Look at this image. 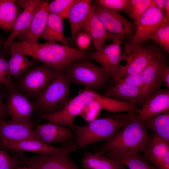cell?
<instances>
[{
  "label": "cell",
  "instance_id": "24",
  "mask_svg": "<svg viewBox=\"0 0 169 169\" xmlns=\"http://www.w3.org/2000/svg\"><path fill=\"white\" fill-rule=\"evenodd\" d=\"M81 163L83 169H125L120 163L99 151L85 152Z\"/></svg>",
  "mask_w": 169,
  "mask_h": 169
},
{
  "label": "cell",
  "instance_id": "20",
  "mask_svg": "<svg viewBox=\"0 0 169 169\" xmlns=\"http://www.w3.org/2000/svg\"><path fill=\"white\" fill-rule=\"evenodd\" d=\"M92 8L91 1L76 0L71 7L67 18L70 24L72 39L82 30Z\"/></svg>",
  "mask_w": 169,
  "mask_h": 169
},
{
  "label": "cell",
  "instance_id": "11",
  "mask_svg": "<svg viewBox=\"0 0 169 169\" xmlns=\"http://www.w3.org/2000/svg\"><path fill=\"white\" fill-rule=\"evenodd\" d=\"M150 58V53L145 45L132 46L125 43L120 61V63L121 60L125 59V64L119 65L118 69L113 76L111 81L114 82L124 76L141 73Z\"/></svg>",
  "mask_w": 169,
  "mask_h": 169
},
{
  "label": "cell",
  "instance_id": "3",
  "mask_svg": "<svg viewBox=\"0 0 169 169\" xmlns=\"http://www.w3.org/2000/svg\"><path fill=\"white\" fill-rule=\"evenodd\" d=\"M137 116L133 113L117 114L96 119L84 126L75 125L73 130L79 148L108 140L119 130Z\"/></svg>",
  "mask_w": 169,
  "mask_h": 169
},
{
  "label": "cell",
  "instance_id": "31",
  "mask_svg": "<svg viewBox=\"0 0 169 169\" xmlns=\"http://www.w3.org/2000/svg\"><path fill=\"white\" fill-rule=\"evenodd\" d=\"M106 156L117 161L129 169H157L148 163L138 152L119 153Z\"/></svg>",
  "mask_w": 169,
  "mask_h": 169
},
{
  "label": "cell",
  "instance_id": "5",
  "mask_svg": "<svg viewBox=\"0 0 169 169\" xmlns=\"http://www.w3.org/2000/svg\"><path fill=\"white\" fill-rule=\"evenodd\" d=\"M70 83L63 72L58 73L43 93L32 102L34 110L41 115L62 110L68 102Z\"/></svg>",
  "mask_w": 169,
  "mask_h": 169
},
{
  "label": "cell",
  "instance_id": "4",
  "mask_svg": "<svg viewBox=\"0 0 169 169\" xmlns=\"http://www.w3.org/2000/svg\"><path fill=\"white\" fill-rule=\"evenodd\" d=\"M62 72L70 82L95 92L104 88L112 77L111 73L88 60L75 61Z\"/></svg>",
  "mask_w": 169,
  "mask_h": 169
},
{
  "label": "cell",
  "instance_id": "8",
  "mask_svg": "<svg viewBox=\"0 0 169 169\" xmlns=\"http://www.w3.org/2000/svg\"><path fill=\"white\" fill-rule=\"evenodd\" d=\"M145 46L150 58L141 74L148 98L161 86L160 74L163 68L168 65V53L155 44H147Z\"/></svg>",
  "mask_w": 169,
  "mask_h": 169
},
{
  "label": "cell",
  "instance_id": "43",
  "mask_svg": "<svg viewBox=\"0 0 169 169\" xmlns=\"http://www.w3.org/2000/svg\"><path fill=\"white\" fill-rule=\"evenodd\" d=\"M154 6L163 12L165 8L166 0H152Z\"/></svg>",
  "mask_w": 169,
  "mask_h": 169
},
{
  "label": "cell",
  "instance_id": "28",
  "mask_svg": "<svg viewBox=\"0 0 169 169\" xmlns=\"http://www.w3.org/2000/svg\"><path fill=\"white\" fill-rule=\"evenodd\" d=\"M10 50L8 64L10 74L12 79H18L31 68L34 61L30 60L22 53L11 49Z\"/></svg>",
  "mask_w": 169,
  "mask_h": 169
},
{
  "label": "cell",
  "instance_id": "39",
  "mask_svg": "<svg viewBox=\"0 0 169 169\" xmlns=\"http://www.w3.org/2000/svg\"><path fill=\"white\" fill-rule=\"evenodd\" d=\"M116 81L125 83L140 88L144 90L146 92L141 73L126 76L115 82Z\"/></svg>",
  "mask_w": 169,
  "mask_h": 169
},
{
  "label": "cell",
  "instance_id": "35",
  "mask_svg": "<svg viewBox=\"0 0 169 169\" xmlns=\"http://www.w3.org/2000/svg\"><path fill=\"white\" fill-rule=\"evenodd\" d=\"M93 3L118 13H126L129 8L130 0H96L94 1Z\"/></svg>",
  "mask_w": 169,
  "mask_h": 169
},
{
  "label": "cell",
  "instance_id": "46",
  "mask_svg": "<svg viewBox=\"0 0 169 169\" xmlns=\"http://www.w3.org/2000/svg\"><path fill=\"white\" fill-rule=\"evenodd\" d=\"M17 169H33L32 168L25 166L22 167H19L18 168H17Z\"/></svg>",
  "mask_w": 169,
  "mask_h": 169
},
{
  "label": "cell",
  "instance_id": "25",
  "mask_svg": "<svg viewBox=\"0 0 169 169\" xmlns=\"http://www.w3.org/2000/svg\"><path fill=\"white\" fill-rule=\"evenodd\" d=\"M63 21L58 15L49 13L46 25L40 37L47 41L59 42L62 45L69 46L64 33Z\"/></svg>",
  "mask_w": 169,
  "mask_h": 169
},
{
  "label": "cell",
  "instance_id": "19",
  "mask_svg": "<svg viewBox=\"0 0 169 169\" xmlns=\"http://www.w3.org/2000/svg\"><path fill=\"white\" fill-rule=\"evenodd\" d=\"M143 153V158L157 169H169V142L154 135Z\"/></svg>",
  "mask_w": 169,
  "mask_h": 169
},
{
  "label": "cell",
  "instance_id": "23",
  "mask_svg": "<svg viewBox=\"0 0 169 169\" xmlns=\"http://www.w3.org/2000/svg\"><path fill=\"white\" fill-rule=\"evenodd\" d=\"M82 30L89 34L97 50L100 49L105 44L108 39L113 40L114 38L105 28L93 4L92 10Z\"/></svg>",
  "mask_w": 169,
  "mask_h": 169
},
{
  "label": "cell",
  "instance_id": "41",
  "mask_svg": "<svg viewBox=\"0 0 169 169\" xmlns=\"http://www.w3.org/2000/svg\"><path fill=\"white\" fill-rule=\"evenodd\" d=\"M160 77L162 82L169 89V66L166 65L161 72Z\"/></svg>",
  "mask_w": 169,
  "mask_h": 169
},
{
  "label": "cell",
  "instance_id": "27",
  "mask_svg": "<svg viewBox=\"0 0 169 169\" xmlns=\"http://www.w3.org/2000/svg\"><path fill=\"white\" fill-rule=\"evenodd\" d=\"M19 14L16 0H0V28L10 32Z\"/></svg>",
  "mask_w": 169,
  "mask_h": 169
},
{
  "label": "cell",
  "instance_id": "36",
  "mask_svg": "<svg viewBox=\"0 0 169 169\" xmlns=\"http://www.w3.org/2000/svg\"><path fill=\"white\" fill-rule=\"evenodd\" d=\"M16 84L10 74L8 61L0 52V85L8 89Z\"/></svg>",
  "mask_w": 169,
  "mask_h": 169
},
{
  "label": "cell",
  "instance_id": "7",
  "mask_svg": "<svg viewBox=\"0 0 169 169\" xmlns=\"http://www.w3.org/2000/svg\"><path fill=\"white\" fill-rule=\"evenodd\" d=\"M58 74L43 64L34 66L18 79L16 85L19 90L28 99H35Z\"/></svg>",
  "mask_w": 169,
  "mask_h": 169
},
{
  "label": "cell",
  "instance_id": "38",
  "mask_svg": "<svg viewBox=\"0 0 169 169\" xmlns=\"http://www.w3.org/2000/svg\"><path fill=\"white\" fill-rule=\"evenodd\" d=\"M21 164L20 160L12 157L4 151L0 150V169H17Z\"/></svg>",
  "mask_w": 169,
  "mask_h": 169
},
{
  "label": "cell",
  "instance_id": "1",
  "mask_svg": "<svg viewBox=\"0 0 169 169\" xmlns=\"http://www.w3.org/2000/svg\"><path fill=\"white\" fill-rule=\"evenodd\" d=\"M9 46L10 49L39 61L57 73L75 61L91 59L89 54L79 49L54 41L41 43L13 41Z\"/></svg>",
  "mask_w": 169,
  "mask_h": 169
},
{
  "label": "cell",
  "instance_id": "12",
  "mask_svg": "<svg viewBox=\"0 0 169 169\" xmlns=\"http://www.w3.org/2000/svg\"><path fill=\"white\" fill-rule=\"evenodd\" d=\"M96 12L107 30L114 38L128 40L135 34L136 25L123 15L102 6L92 3Z\"/></svg>",
  "mask_w": 169,
  "mask_h": 169
},
{
  "label": "cell",
  "instance_id": "16",
  "mask_svg": "<svg viewBox=\"0 0 169 169\" xmlns=\"http://www.w3.org/2000/svg\"><path fill=\"white\" fill-rule=\"evenodd\" d=\"M105 96L119 101L134 104L143 103L147 99L143 89L125 83L116 81L105 92Z\"/></svg>",
  "mask_w": 169,
  "mask_h": 169
},
{
  "label": "cell",
  "instance_id": "42",
  "mask_svg": "<svg viewBox=\"0 0 169 169\" xmlns=\"http://www.w3.org/2000/svg\"><path fill=\"white\" fill-rule=\"evenodd\" d=\"M7 114L5 104L3 102L2 95L0 94V120L3 119Z\"/></svg>",
  "mask_w": 169,
  "mask_h": 169
},
{
  "label": "cell",
  "instance_id": "10",
  "mask_svg": "<svg viewBox=\"0 0 169 169\" xmlns=\"http://www.w3.org/2000/svg\"><path fill=\"white\" fill-rule=\"evenodd\" d=\"M8 93L5 106L7 114L13 121L31 129H34L31 118L34 109L33 103L21 93L16 85L8 89Z\"/></svg>",
  "mask_w": 169,
  "mask_h": 169
},
{
  "label": "cell",
  "instance_id": "21",
  "mask_svg": "<svg viewBox=\"0 0 169 169\" xmlns=\"http://www.w3.org/2000/svg\"><path fill=\"white\" fill-rule=\"evenodd\" d=\"M0 138L2 141H17L33 139L41 141L34 129H31L13 120H0Z\"/></svg>",
  "mask_w": 169,
  "mask_h": 169
},
{
  "label": "cell",
  "instance_id": "26",
  "mask_svg": "<svg viewBox=\"0 0 169 169\" xmlns=\"http://www.w3.org/2000/svg\"><path fill=\"white\" fill-rule=\"evenodd\" d=\"M3 148L20 151H27L41 154L56 150L59 147L51 146L35 139H28L17 141H2Z\"/></svg>",
  "mask_w": 169,
  "mask_h": 169
},
{
  "label": "cell",
  "instance_id": "33",
  "mask_svg": "<svg viewBox=\"0 0 169 169\" xmlns=\"http://www.w3.org/2000/svg\"><path fill=\"white\" fill-rule=\"evenodd\" d=\"M156 44L169 53V23L163 22L150 37Z\"/></svg>",
  "mask_w": 169,
  "mask_h": 169
},
{
  "label": "cell",
  "instance_id": "29",
  "mask_svg": "<svg viewBox=\"0 0 169 169\" xmlns=\"http://www.w3.org/2000/svg\"><path fill=\"white\" fill-rule=\"evenodd\" d=\"M94 99L99 104L101 110L109 112L118 113H133L137 114L138 109L134 104L116 100L101 95L96 92Z\"/></svg>",
  "mask_w": 169,
  "mask_h": 169
},
{
  "label": "cell",
  "instance_id": "30",
  "mask_svg": "<svg viewBox=\"0 0 169 169\" xmlns=\"http://www.w3.org/2000/svg\"><path fill=\"white\" fill-rule=\"evenodd\" d=\"M147 129L156 136L169 142V110L144 121Z\"/></svg>",
  "mask_w": 169,
  "mask_h": 169
},
{
  "label": "cell",
  "instance_id": "22",
  "mask_svg": "<svg viewBox=\"0 0 169 169\" xmlns=\"http://www.w3.org/2000/svg\"><path fill=\"white\" fill-rule=\"evenodd\" d=\"M34 129L40 140L49 144L64 142L70 139L72 135L70 128L50 121L38 125Z\"/></svg>",
  "mask_w": 169,
  "mask_h": 169
},
{
  "label": "cell",
  "instance_id": "40",
  "mask_svg": "<svg viewBox=\"0 0 169 169\" xmlns=\"http://www.w3.org/2000/svg\"><path fill=\"white\" fill-rule=\"evenodd\" d=\"M75 42L76 43L78 49L84 51L85 50L90 46L92 40L88 33L82 30L77 36Z\"/></svg>",
  "mask_w": 169,
  "mask_h": 169
},
{
  "label": "cell",
  "instance_id": "18",
  "mask_svg": "<svg viewBox=\"0 0 169 169\" xmlns=\"http://www.w3.org/2000/svg\"><path fill=\"white\" fill-rule=\"evenodd\" d=\"M49 11V3L43 1L28 29L16 38L18 41L37 43L46 25Z\"/></svg>",
  "mask_w": 169,
  "mask_h": 169
},
{
  "label": "cell",
  "instance_id": "37",
  "mask_svg": "<svg viewBox=\"0 0 169 169\" xmlns=\"http://www.w3.org/2000/svg\"><path fill=\"white\" fill-rule=\"evenodd\" d=\"M101 110L100 105L94 99L85 106L80 115L88 123L96 119Z\"/></svg>",
  "mask_w": 169,
  "mask_h": 169
},
{
  "label": "cell",
  "instance_id": "2",
  "mask_svg": "<svg viewBox=\"0 0 169 169\" xmlns=\"http://www.w3.org/2000/svg\"><path fill=\"white\" fill-rule=\"evenodd\" d=\"M152 138L144 121L137 116L106 141L98 151L105 156L119 153L143 152Z\"/></svg>",
  "mask_w": 169,
  "mask_h": 169
},
{
  "label": "cell",
  "instance_id": "45",
  "mask_svg": "<svg viewBox=\"0 0 169 169\" xmlns=\"http://www.w3.org/2000/svg\"><path fill=\"white\" fill-rule=\"evenodd\" d=\"M3 44L4 43H3V40H2V37L0 35V50L1 49L2 45H3Z\"/></svg>",
  "mask_w": 169,
  "mask_h": 169
},
{
  "label": "cell",
  "instance_id": "44",
  "mask_svg": "<svg viewBox=\"0 0 169 169\" xmlns=\"http://www.w3.org/2000/svg\"><path fill=\"white\" fill-rule=\"evenodd\" d=\"M164 14V22L169 23V0H166V6L163 11Z\"/></svg>",
  "mask_w": 169,
  "mask_h": 169
},
{
  "label": "cell",
  "instance_id": "17",
  "mask_svg": "<svg viewBox=\"0 0 169 169\" xmlns=\"http://www.w3.org/2000/svg\"><path fill=\"white\" fill-rule=\"evenodd\" d=\"M169 110V90L159 89L147 99L137 113L138 118L145 120Z\"/></svg>",
  "mask_w": 169,
  "mask_h": 169
},
{
  "label": "cell",
  "instance_id": "32",
  "mask_svg": "<svg viewBox=\"0 0 169 169\" xmlns=\"http://www.w3.org/2000/svg\"><path fill=\"white\" fill-rule=\"evenodd\" d=\"M152 0H130L126 13L137 27L142 15L152 4Z\"/></svg>",
  "mask_w": 169,
  "mask_h": 169
},
{
  "label": "cell",
  "instance_id": "15",
  "mask_svg": "<svg viewBox=\"0 0 169 169\" xmlns=\"http://www.w3.org/2000/svg\"><path fill=\"white\" fill-rule=\"evenodd\" d=\"M42 1L40 0L16 1L17 5H19L24 9L17 18L10 34L4 43L5 48H9L10 44L17 36L28 29Z\"/></svg>",
  "mask_w": 169,
  "mask_h": 169
},
{
  "label": "cell",
  "instance_id": "14",
  "mask_svg": "<svg viewBox=\"0 0 169 169\" xmlns=\"http://www.w3.org/2000/svg\"><path fill=\"white\" fill-rule=\"evenodd\" d=\"M122 39L116 38L109 44H105L100 49L89 54V57L97 62L112 77L118 71L121 54Z\"/></svg>",
  "mask_w": 169,
  "mask_h": 169
},
{
  "label": "cell",
  "instance_id": "13",
  "mask_svg": "<svg viewBox=\"0 0 169 169\" xmlns=\"http://www.w3.org/2000/svg\"><path fill=\"white\" fill-rule=\"evenodd\" d=\"M152 1V4L141 18L135 34L126 43L129 45L143 44L163 22V12L154 6Z\"/></svg>",
  "mask_w": 169,
  "mask_h": 169
},
{
  "label": "cell",
  "instance_id": "6",
  "mask_svg": "<svg viewBox=\"0 0 169 169\" xmlns=\"http://www.w3.org/2000/svg\"><path fill=\"white\" fill-rule=\"evenodd\" d=\"M78 149L76 143L70 139L56 150L31 157H21L20 160L26 166L33 169H82L71 156Z\"/></svg>",
  "mask_w": 169,
  "mask_h": 169
},
{
  "label": "cell",
  "instance_id": "9",
  "mask_svg": "<svg viewBox=\"0 0 169 169\" xmlns=\"http://www.w3.org/2000/svg\"><path fill=\"white\" fill-rule=\"evenodd\" d=\"M94 91L85 88L76 96L71 99L61 110L41 117L50 122L66 126L73 130L75 118L80 115L85 106L95 97Z\"/></svg>",
  "mask_w": 169,
  "mask_h": 169
},
{
  "label": "cell",
  "instance_id": "34",
  "mask_svg": "<svg viewBox=\"0 0 169 169\" xmlns=\"http://www.w3.org/2000/svg\"><path fill=\"white\" fill-rule=\"evenodd\" d=\"M76 0H55L49 3L50 13L59 16L63 20L67 18L71 7Z\"/></svg>",
  "mask_w": 169,
  "mask_h": 169
}]
</instances>
